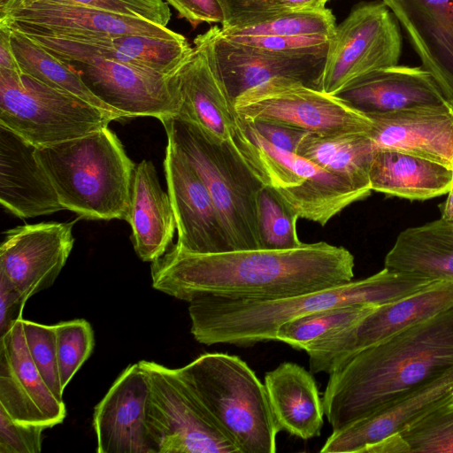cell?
Listing matches in <instances>:
<instances>
[{
	"label": "cell",
	"instance_id": "6da1fadb",
	"mask_svg": "<svg viewBox=\"0 0 453 453\" xmlns=\"http://www.w3.org/2000/svg\"><path fill=\"white\" fill-rule=\"evenodd\" d=\"M354 257L326 242L290 250L192 253L173 246L151 264L152 287L190 302L205 296L276 299L348 283Z\"/></svg>",
	"mask_w": 453,
	"mask_h": 453
},
{
	"label": "cell",
	"instance_id": "7a4b0ae2",
	"mask_svg": "<svg viewBox=\"0 0 453 453\" xmlns=\"http://www.w3.org/2000/svg\"><path fill=\"white\" fill-rule=\"evenodd\" d=\"M453 368V307L350 357L322 402L333 430Z\"/></svg>",
	"mask_w": 453,
	"mask_h": 453
},
{
	"label": "cell",
	"instance_id": "3957f363",
	"mask_svg": "<svg viewBox=\"0 0 453 453\" xmlns=\"http://www.w3.org/2000/svg\"><path fill=\"white\" fill-rule=\"evenodd\" d=\"M433 281L384 267L362 280L283 298L200 296L188 305L191 334L196 341L205 345L253 346L276 341L279 327L291 319L343 305H382L418 291Z\"/></svg>",
	"mask_w": 453,
	"mask_h": 453
},
{
	"label": "cell",
	"instance_id": "277c9868",
	"mask_svg": "<svg viewBox=\"0 0 453 453\" xmlns=\"http://www.w3.org/2000/svg\"><path fill=\"white\" fill-rule=\"evenodd\" d=\"M35 156L64 210L88 219L128 220L136 165L108 127L37 148Z\"/></svg>",
	"mask_w": 453,
	"mask_h": 453
},
{
	"label": "cell",
	"instance_id": "5b68a950",
	"mask_svg": "<svg viewBox=\"0 0 453 453\" xmlns=\"http://www.w3.org/2000/svg\"><path fill=\"white\" fill-rule=\"evenodd\" d=\"M178 372L239 453H274L280 432L266 388L241 357L204 353Z\"/></svg>",
	"mask_w": 453,
	"mask_h": 453
},
{
	"label": "cell",
	"instance_id": "8992f818",
	"mask_svg": "<svg viewBox=\"0 0 453 453\" xmlns=\"http://www.w3.org/2000/svg\"><path fill=\"white\" fill-rule=\"evenodd\" d=\"M161 122L167 141L187 157L204 182L232 250L260 249L259 197L264 187L231 139L222 140L178 116Z\"/></svg>",
	"mask_w": 453,
	"mask_h": 453
},
{
	"label": "cell",
	"instance_id": "52a82bcc",
	"mask_svg": "<svg viewBox=\"0 0 453 453\" xmlns=\"http://www.w3.org/2000/svg\"><path fill=\"white\" fill-rule=\"evenodd\" d=\"M230 139L263 187L298 219L325 226L371 193L296 153L275 147L239 116Z\"/></svg>",
	"mask_w": 453,
	"mask_h": 453
},
{
	"label": "cell",
	"instance_id": "ba28073f",
	"mask_svg": "<svg viewBox=\"0 0 453 453\" xmlns=\"http://www.w3.org/2000/svg\"><path fill=\"white\" fill-rule=\"evenodd\" d=\"M119 119L22 72L0 69V124L36 148L88 134Z\"/></svg>",
	"mask_w": 453,
	"mask_h": 453
},
{
	"label": "cell",
	"instance_id": "9c48e42d",
	"mask_svg": "<svg viewBox=\"0 0 453 453\" xmlns=\"http://www.w3.org/2000/svg\"><path fill=\"white\" fill-rule=\"evenodd\" d=\"M247 121H265L318 136L368 134L372 121L338 96L287 78L252 88L234 101Z\"/></svg>",
	"mask_w": 453,
	"mask_h": 453
},
{
	"label": "cell",
	"instance_id": "30bf717a",
	"mask_svg": "<svg viewBox=\"0 0 453 453\" xmlns=\"http://www.w3.org/2000/svg\"><path fill=\"white\" fill-rule=\"evenodd\" d=\"M150 388L147 426L157 453H239L178 368L141 360Z\"/></svg>",
	"mask_w": 453,
	"mask_h": 453
},
{
	"label": "cell",
	"instance_id": "8fae6325",
	"mask_svg": "<svg viewBox=\"0 0 453 453\" xmlns=\"http://www.w3.org/2000/svg\"><path fill=\"white\" fill-rule=\"evenodd\" d=\"M399 23L382 1L355 5L330 39L319 89L337 96L359 78L398 65Z\"/></svg>",
	"mask_w": 453,
	"mask_h": 453
},
{
	"label": "cell",
	"instance_id": "7c38bea8",
	"mask_svg": "<svg viewBox=\"0 0 453 453\" xmlns=\"http://www.w3.org/2000/svg\"><path fill=\"white\" fill-rule=\"evenodd\" d=\"M453 307V280H434L396 301L380 305L356 326L304 349L311 373H330L362 350Z\"/></svg>",
	"mask_w": 453,
	"mask_h": 453
},
{
	"label": "cell",
	"instance_id": "4fadbf2b",
	"mask_svg": "<svg viewBox=\"0 0 453 453\" xmlns=\"http://www.w3.org/2000/svg\"><path fill=\"white\" fill-rule=\"evenodd\" d=\"M88 89L123 118L177 116L180 101L173 73L166 75L111 58L75 56L61 59Z\"/></svg>",
	"mask_w": 453,
	"mask_h": 453
},
{
	"label": "cell",
	"instance_id": "5bb4252c",
	"mask_svg": "<svg viewBox=\"0 0 453 453\" xmlns=\"http://www.w3.org/2000/svg\"><path fill=\"white\" fill-rule=\"evenodd\" d=\"M0 24L25 34L53 36L181 35L138 17L50 0H0Z\"/></svg>",
	"mask_w": 453,
	"mask_h": 453
},
{
	"label": "cell",
	"instance_id": "9a60e30c",
	"mask_svg": "<svg viewBox=\"0 0 453 453\" xmlns=\"http://www.w3.org/2000/svg\"><path fill=\"white\" fill-rule=\"evenodd\" d=\"M209 54L233 101L245 91L278 78L319 89L326 54L286 56L238 43L213 26L194 39Z\"/></svg>",
	"mask_w": 453,
	"mask_h": 453
},
{
	"label": "cell",
	"instance_id": "2e32d148",
	"mask_svg": "<svg viewBox=\"0 0 453 453\" xmlns=\"http://www.w3.org/2000/svg\"><path fill=\"white\" fill-rule=\"evenodd\" d=\"M73 222H42L5 232L0 247V276L29 299L50 288L73 250Z\"/></svg>",
	"mask_w": 453,
	"mask_h": 453
},
{
	"label": "cell",
	"instance_id": "e0dca14e",
	"mask_svg": "<svg viewBox=\"0 0 453 453\" xmlns=\"http://www.w3.org/2000/svg\"><path fill=\"white\" fill-rule=\"evenodd\" d=\"M164 166L178 231L175 245L201 254L232 250L204 182L187 157L168 141Z\"/></svg>",
	"mask_w": 453,
	"mask_h": 453
},
{
	"label": "cell",
	"instance_id": "ac0fdd59",
	"mask_svg": "<svg viewBox=\"0 0 453 453\" xmlns=\"http://www.w3.org/2000/svg\"><path fill=\"white\" fill-rule=\"evenodd\" d=\"M452 399L453 368L333 430L320 452L362 453L368 446L401 434Z\"/></svg>",
	"mask_w": 453,
	"mask_h": 453
},
{
	"label": "cell",
	"instance_id": "d6986e66",
	"mask_svg": "<svg viewBox=\"0 0 453 453\" xmlns=\"http://www.w3.org/2000/svg\"><path fill=\"white\" fill-rule=\"evenodd\" d=\"M0 408L15 421L47 428L66 415L64 400L53 394L29 355L21 319L0 336Z\"/></svg>",
	"mask_w": 453,
	"mask_h": 453
},
{
	"label": "cell",
	"instance_id": "ffe728a7",
	"mask_svg": "<svg viewBox=\"0 0 453 453\" xmlns=\"http://www.w3.org/2000/svg\"><path fill=\"white\" fill-rule=\"evenodd\" d=\"M149 395L139 363L129 365L95 407L98 453H157L147 426Z\"/></svg>",
	"mask_w": 453,
	"mask_h": 453
},
{
	"label": "cell",
	"instance_id": "44dd1931",
	"mask_svg": "<svg viewBox=\"0 0 453 453\" xmlns=\"http://www.w3.org/2000/svg\"><path fill=\"white\" fill-rule=\"evenodd\" d=\"M376 148L424 157L453 168V107L421 106L367 115Z\"/></svg>",
	"mask_w": 453,
	"mask_h": 453
},
{
	"label": "cell",
	"instance_id": "7402d4cb",
	"mask_svg": "<svg viewBox=\"0 0 453 453\" xmlns=\"http://www.w3.org/2000/svg\"><path fill=\"white\" fill-rule=\"evenodd\" d=\"M453 107V0H381Z\"/></svg>",
	"mask_w": 453,
	"mask_h": 453
},
{
	"label": "cell",
	"instance_id": "603a6c76",
	"mask_svg": "<svg viewBox=\"0 0 453 453\" xmlns=\"http://www.w3.org/2000/svg\"><path fill=\"white\" fill-rule=\"evenodd\" d=\"M36 150L35 145L0 124V202L19 218H34L64 210L35 156Z\"/></svg>",
	"mask_w": 453,
	"mask_h": 453
},
{
	"label": "cell",
	"instance_id": "cb8c5ba5",
	"mask_svg": "<svg viewBox=\"0 0 453 453\" xmlns=\"http://www.w3.org/2000/svg\"><path fill=\"white\" fill-rule=\"evenodd\" d=\"M180 106L178 117L195 122L215 136L229 140L236 125L234 101L209 54L198 43L173 73Z\"/></svg>",
	"mask_w": 453,
	"mask_h": 453
},
{
	"label": "cell",
	"instance_id": "d4e9b609",
	"mask_svg": "<svg viewBox=\"0 0 453 453\" xmlns=\"http://www.w3.org/2000/svg\"><path fill=\"white\" fill-rule=\"evenodd\" d=\"M337 96L366 115L450 105L434 76L422 65H395L374 71Z\"/></svg>",
	"mask_w": 453,
	"mask_h": 453
},
{
	"label": "cell",
	"instance_id": "484cf974",
	"mask_svg": "<svg viewBox=\"0 0 453 453\" xmlns=\"http://www.w3.org/2000/svg\"><path fill=\"white\" fill-rule=\"evenodd\" d=\"M127 222L132 227L134 249L142 261L152 263L167 251L176 220L169 195L161 188L150 160L135 166Z\"/></svg>",
	"mask_w": 453,
	"mask_h": 453
},
{
	"label": "cell",
	"instance_id": "4316f807",
	"mask_svg": "<svg viewBox=\"0 0 453 453\" xmlns=\"http://www.w3.org/2000/svg\"><path fill=\"white\" fill-rule=\"evenodd\" d=\"M264 384L280 432L303 440L319 436L325 412L311 372L283 362L265 373Z\"/></svg>",
	"mask_w": 453,
	"mask_h": 453
},
{
	"label": "cell",
	"instance_id": "83f0119b",
	"mask_svg": "<svg viewBox=\"0 0 453 453\" xmlns=\"http://www.w3.org/2000/svg\"><path fill=\"white\" fill-rule=\"evenodd\" d=\"M372 190L409 200L446 195L453 168L396 150L376 148L369 170Z\"/></svg>",
	"mask_w": 453,
	"mask_h": 453
},
{
	"label": "cell",
	"instance_id": "f1b7e54d",
	"mask_svg": "<svg viewBox=\"0 0 453 453\" xmlns=\"http://www.w3.org/2000/svg\"><path fill=\"white\" fill-rule=\"evenodd\" d=\"M384 267L434 280H453V222L441 218L396 237Z\"/></svg>",
	"mask_w": 453,
	"mask_h": 453
},
{
	"label": "cell",
	"instance_id": "f546056e",
	"mask_svg": "<svg viewBox=\"0 0 453 453\" xmlns=\"http://www.w3.org/2000/svg\"><path fill=\"white\" fill-rule=\"evenodd\" d=\"M375 149L367 134H307L296 154L343 178L356 188L371 192L369 170Z\"/></svg>",
	"mask_w": 453,
	"mask_h": 453
},
{
	"label": "cell",
	"instance_id": "4dcf8cb0",
	"mask_svg": "<svg viewBox=\"0 0 453 453\" xmlns=\"http://www.w3.org/2000/svg\"><path fill=\"white\" fill-rule=\"evenodd\" d=\"M9 28L11 29V44L22 73L53 88L73 95L99 109L124 119L100 101L85 85L80 74L67 63L50 53L25 34L12 27Z\"/></svg>",
	"mask_w": 453,
	"mask_h": 453
},
{
	"label": "cell",
	"instance_id": "1f68e13d",
	"mask_svg": "<svg viewBox=\"0 0 453 453\" xmlns=\"http://www.w3.org/2000/svg\"><path fill=\"white\" fill-rule=\"evenodd\" d=\"M379 306L374 303H355L291 319L279 327L276 341L304 350L311 344L356 326Z\"/></svg>",
	"mask_w": 453,
	"mask_h": 453
},
{
	"label": "cell",
	"instance_id": "d6a6232c",
	"mask_svg": "<svg viewBox=\"0 0 453 453\" xmlns=\"http://www.w3.org/2000/svg\"><path fill=\"white\" fill-rule=\"evenodd\" d=\"M336 29L330 9L289 12L266 22L222 32L226 35L324 36L332 38Z\"/></svg>",
	"mask_w": 453,
	"mask_h": 453
},
{
	"label": "cell",
	"instance_id": "836d02e7",
	"mask_svg": "<svg viewBox=\"0 0 453 453\" xmlns=\"http://www.w3.org/2000/svg\"><path fill=\"white\" fill-rule=\"evenodd\" d=\"M55 329L59 376L65 390L90 357L95 346L94 333L91 325L82 319L60 322Z\"/></svg>",
	"mask_w": 453,
	"mask_h": 453
},
{
	"label": "cell",
	"instance_id": "e575fe53",
	"mask_svg": "<svg viewBox=\"0 0 453 453\" xmlns=\"http://www.w3.org/2000/svg\"><path fill=\"white\" fill-rule=\"evenodd\" d=\"M297 217L265 188L259 197L260 249L290 250L303 245L297 235Z\"/></svg>",
	"mask_w": 453,
	"mask_h": 453
},
{
	"label": "cell",
	"instance_id": "d590c367",
	"mask_svg": "<svg viewBox=\"0 0 453 453\" xmlns=\"http://www.w3.org/2000/svg\"><path fill=\"white\" fill-rule=\"evenodd\" d=\"M409 453H453V399L401 433Z\"/></svg>",
	"mask_w": 453,
	"mask_h": 453
},
{
	"label": "cell",
	"instance_id": "8d00e7d4",
	"mask_svg": "<svg viewBox=\"0 0 453 453\" xmlns=\"http://www.w3.org/2000/svg\"><path fill=\"white\" fill-rule=\"evenodd\" d=\"M29 355L41 376L59 399L63 400L55 325H43L21 319Z\"/></svg>",
	"mask_w": 453,
	"mask_h": 453
},
{
	"label": "cell",
	"instance_id": "74e56055",
	"mask_svg": "<svg viewBox=\"0 0 453 453\" xmlns=\"http://www.w3.org/2000/svg\"><path fill=\"white\" fill-rule=\"evenodd\" d=\"M226 36L234 42L260 50L262 51L286 56L326 54L331 39L324 36Z\"/></svg>",
	"mask_w": 453,
	"mask_h": 453
},
{
	"label": "cell",
	"instance_id": "f35d334b",
	"mask_svg": "<svg viewBox=\"0 0 453 453\" xmlns=\"http://www.w3.org/2000/svg\"><path fill=\"white\" fill-rule=\"evenodd\" d=\"M96 8L121 15L138 17L166 27L171 10L165 0H50Z\"/></svg>",
	"mask_w": 453,
	"mask_h": 453
},
{
	"label": "cell",
	"instance_id": "ab89813d",
	"mask_svg": "<svg viewBox=\"0 0 453 453\" xmlns=\"http://www.w3.org/2000/svg\"><path fill=\"white\" fill-rule=\"evenodd\" d=\"M45 429L41 425L15 421L0 408V453L41 452Z\"/></svg>",
	"mask_w": 453,
	"mask_h": 453
},
{
	"label": "cell",
	"instance_id": "60d3db41",
	"mask_svg": "<svg viewBox=\"0 0 453 453\" xmlns=\"http://www.w3.org/2000/svg\"><path fill=\"white\" fill-rule=\"evenodd\" d=\"M222 12L223 31L266 22L280 15L268 0H218Z\"/></svg>",
	"mask_w": 453,
	"mask_h": 453
},
{
	"label": "cell",
	"instance_id": "b9f144b4",
	"mask_svg": "<svg viewBox=\"0 0 453 453\" xmlns=\"http://www.w3.org/2000/svg\"><path fill=\"white\" fill-rule=\"evenodd\" d=\"M172 5L180 18L188 21L193 28L206 24L221 25L223 12L218 0H165Z\"/></svg>",
	"mask_w": 453,
	"mask_h": 453
},
{
	"label": "cell",
	"instance_id": "7bdbcfd3",
	"mask_svg": "<svg viewBox=\"0 0 453 453\" xmlns=\"http://www.w3.org/2000/svg\"><path fill=\"white\" fill-rule=\"evenodd\" d=\"M248 122H250L257 132L268 142L279 149L293 153H296L300 142L309 134L296 128L276 123L265 121Z\"/></svg>",
	"mask_w": 453,
	"mask_h": 453
},
{
	"label": "cell",
	"instance_id": "ee69618b",
	"mask_svg": "<svg viewBox=\"0 0 453 453\" xmlns=\"http://www.w3.org/2000/svg\"><path fill=\"white\" fill-rule=\"evenodd\" d=\"M28 299L0 276V335L22 319V311Z\"/></svg>",
	"mask_w": 453,
	"mask_h": 453
},
{
	"label": "cell",
	"instance_id": "f6af8a7d",
	"mask_svg": "<svg viewBox=\"0 0 453 453\" xmlns=\"http://www.w3.org/2000/svg\"><path fill=\"white\" fill-rule=\"evenodd\" d=\"M0 69L21 72L11 44V29L0 24Z\"/></svg>",
	"mask_w": 453,
	"mask_h": 453
},
{
	"label": "cell",
	"instance_id": "bcb514c9",
	"mask_svg": "<svg viewBox=\"0 0 453 453\" xmlns=\"http://www.w3.org/2000/svg\"><path fill=\"white\" fill-rule=\"evenodd\" d=\"M271 6L280 13L311 11L326 8L331 0H268Z\"/></svg>",
	"mask_w": 453,
	"mask_h": 453
},
{
	"label": "cell",
	"instance_id": "7dc6e473",
	"mask_svg": "<svg viewBox=\"0 0 453 453\" xmlns=\"http://www.w3.org/2000/svg\"><path fill=\"white\" fill-rule=\"evenodd\" d=\"M362 453H409V446L397 434L368 446Z\"/></svg>",
	"mask_w": 453,
	"mask_h": 453
},
{
	"label": "cell",
	"instance_id": "c3c4849f",
	"mask_svg": "<svg viewBox=\"0 0 453 453\" xmlns=\"http://www.w3.org/2000/svg\"><path fill=\"white\" fill-rule=\"evenodd\" d=\"M441 218L453 222V185L447 193V198L444 203L439 205Z\"/></svg>",
	"mask_w": 453,
	"mask_h": 453
}]
</instances>
